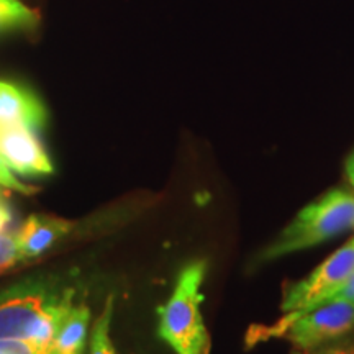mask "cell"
Here are the masks:
<instances>
[{
  "label": "cell",
  "instance_id": "cell-17",
  "mask_svg": "<svg viewBox=\"0 0 354 354\" xmlns=\"http://www.w3.org/2000/svg\"><path fill=\"white\" fill-rule=\"evenodd\" d=\"M10 220H12L10 210H8L7 203L2 201V197H0V232H7V227L8 223H10Z\"/></svg>",
  "mask_w": 354,
  "mask_h": 354
},
{
  "label": "cell",
  "instance_id": "cell-8",
  "mask_svg": "<svg viewBox=\"0 0 354 354\" xmlns=\"http://www.w3.org/2000/svg\"><path fill=\"white\" fill-rule=\"evenodd\" d=\"M74 228L73 221L50 215H32L17 234L24 261L43 256Z\"/></svg>",
  "mask_w": 354,
  "mask_h": 354
},
{
  "label": "cell",
  "instance_id": "cell-3",
  "mask_svg": "<svg viewBox=\"0 0 354 354\" xmlns=\"http://www.w3.org/2000/svg\"><path fill=\"white\" fill-rule=\"evenodd\" d=\"M205 274V261L185 266L169 300L158 308V333L177 354H210V335L201 312Z\"/></svg>",
  "mask_w": 354,
  "mask_h": 354
},
{
  "label": "cell",
  "instance_id": "cell-7",
  "mask_svg": "<svg viewBox=\"0 0 354 354\" xmlns=\"http://www.w3.org/2000/svg\"><path fill=\"white\" fill-rule=\"evenodd\" d=\"M46 118V110L33 92L0 81V127L21 125L39 130Z\"/></svg>",
  "mask_w": 354,
  "mask_h": 354
},
{
  "label": "cell",
  "instance_id": "cell-18",
  "mask_svg": "<svg viewBox=\"0 0 354 354\" xmlns=\"http://www.w3.org/2000/svg\"><path fill=\"white\" fill-rule=\"evenodd\" d=\"M344 174H346L348 183L354 190V148H353V151L348 154L346 161H344Z\"/></svg>",
  "mask_w": 354,
  "mask_h": 354
},
{
  "label": "cell",
  "instance_id": "cell-16",
  "mask_svg": "<svg viewBox=\"0 0 354 354\" xmlns=\"http://www.w3.org/2000/svg\"><path fill=\"white\" fill-rule=\"evenodd\" d=\"M330 300H348L354 304V272L343 282L342 287L336 290V294Z\"/></svg>",
  "mask_w": 354,
  "mask_h": 354
},
{
  "label": "cell",
  "instance_id": "cell-19",
  "mask_svg": "<svg viewBox=\"0 0 354 354\" xmlns=\"http://www.w3.org/2000/svg\"><path fill=\"white\" fill-rule=\"evenodd\" d=\"M292 354H308V353H304L302 349H300V351H297V349H295V351H292Z\"/></svg>",
  "mask_w": 354,
  "mask_h": 354
},
{
  "label": "cell",
  "instance_id": "cell-15",
  "mask_svg": "<svg viewBox=\"0 0 354 354\" xmlns=\"http://www.w3.org/2000/svg\"><path fill=\"white\" fill-rule=\"evenodd\" d=\"M308 354H354V338H338L333 342L310 349Z\"/></svg>",
  "mask_w": 354,
  "mask_h": 354
},
{
  "label": "cell",
  "instance_id": "cell-10",
  "mask_svg": "<svg viewBox=\"0 0 354 354\" xmlns=\"http://www.w3.org/2000/svg\"><path fill=\"white\" fill-rule=\"evenodd\" d=\"M38 21V12L20 0H0V32L35 28Z\"/></svg>",
  "mask_w": 354,
  "mask_h": 354
},
{
  "label": "cell",
  "instance_id": "cell-6",
  "mask_svg": "<svg viewBox=\"0 0 354 354\" xmlns=\"http://www.w3.org/2000/svg\"><path fill=\"white\" fill-rule=\"evenodd\" d=\"M0 158L12 171L21 176H44L53 172L50 158L32 128L0 127Z\"/></svg>",
  "mask_w": 354,
  "mask_h": 354
},
{
  "label": "cell",
  "instance_id": "cell-13",
  "mask_svg": "<svg viewBox=\"0 0 354 354\" xmlns=\"http://www.w3.org/2000/svg\"><path fill=\"white\" fill-rule=\"evenodd\" d=\"M0 354H55L53 346L24 339H0Z\"/></svg>",
  "mask_w": 354,
  "mask_h": 354
},
{
  "label": "cell",
  "instance_id": "cell-5",
  "mask_svg": "<svg viewBox=\"0 0 354 354\" xmlns=\"http://www.w3.org/2000/svg\"><path fill=\"white\" fill-rule=\"evenodd\" d=\"M353 272L354 238L344 243L300 281L287 282L282 290L281 310L286 315H295L326 302Z\"/></svg>",
  "mask_w": 354,
  "mask_h": 354
},
{
  "label": "cell",
  "instance_id": "cell-12",
  "mask_svg": "<svg viewBox=\"0 0 354 354\" xmlns=\"http://www.w3.org/2000/svg\"><path fill=\"white\" fill-rule=\"evenodd\" d=\"M21 261H24V256L20 253L17 234L0 232V274L15 268Z\"/></svg>",
  "mask_w": 354,
  "mask_h": 354
},
{
  "label": "cell",
  "instance_id": "cell-2",
  "mask_svg": "<svg viewBox=\"0 0 354 354\" xmlns=\"http://www.w3.org/2000/svg\"><path fill=\"white\" fill-rule=\"evenodd\" d=\"M348 232H354V192L330 189L305 205L271 243L259 250L250 268L310 250Z\"/></svg>",
  "mask_w": 354,
  "mask_h": 354
},
{
  "label": "cell",
  "instance_id": "cell-4",
  "mask_svg": "<svg viewBox=\"0 0 354 354\" xmlns=\"http://www.w3.org/2000/svg\"><path fill=\"white\" fill-rule=\"evenodd\" d=\"M354 330V304L348 300H326L320 305L284 315L271 326H256L248 330L246 346H254L263 339H289L295 348L310 351L322 344L343 338Z\"/></svg>",
  "mask_w": 354,
  "mask_h": 354
},
{
  "label": "cell",
  "instance_id": "cell-11",
  "mask_svg": "<svg viewBox=\"0 0 354 354\" xmlns=\"http://www.w3.org/2000/svg\"><path fill=\"white\" fill-rule=\"evenodd\" d=\"M113 315V297L110 295L102 310L100 317L97 318L92 328L91 336V354H117L110 339V320Z\"/></svg>",
  "mask_w": 354,
  "mask_h": 354
},
{
  "label": "cell",
  "instance_id": "cell-14",
  "mask_svg": "<svg viewBox=\"0 0 354 354\" xmlns=\"http://www.w3.org/2000/svg\"><path fill=\"white\" fill-rule=\"evenodd\" d=\"M0 185L6 189L15 190V192L25 194V196H32V194L37 192V189L35 187H30V185L20 183V180L15 177V174H13V171L7 166V162L3 161L2 158H0Z\"/></svg>",
  "mask_w": 354,
  "mask_h": 354
},
{
  "label": "cell",
  "instance_id": "cell-9",
  "mask_svg": "<svg viewBox=\"0 0 354 354\" xmlns=\"http://www.w3.org/2000/svg\"><path fill=\"white\" fill-rule=\"evenodd\" d=\"M91 310L86 304H74L57 328L53 351L55 354H82L86 346Z\"/></svg>",
  "mask_w": 354,
  "mask_h": 354
},
{
  "label": "cell",
  "instance_id": "cell-1",
  "mask_svg": "<svg viewBox=\"0 0 354 354\" xmlns=\"http://www.w3.org/2000/svg\"><path fill=\"white\" fill-rule=\"evenodd\" d=\"M76 304L73 287L28 282L0 294V339L53 346L61 322Z\"/></svg>",
  "mask_w": 354,
  "mask_h": 354
}]
</instances>
